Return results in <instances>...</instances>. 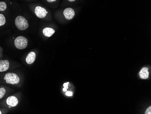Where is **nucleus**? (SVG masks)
<instances>
[{"instance_id": "8", "label": "nucleus", "mask_w": 151, "mask_h": 114, "mask_svg": "<svg viewBox=\"0 0 151 114\" xmlns=\"http://www.w3.org/2000/svg\"><path fill=\"white\" fill-rule=\"evenodd\" d=\"M36 58V53L34 52H30L26 58V62L28 64H33Z\"/></svg>"}, {"instance_id": "19", "label": "nucleus", "mask_w": 151, "mask_h": 114, "mask_svg": "<svg viewBox=\"0 0 151 114\" xmlns=\"http://www.w3.org/2000/svg\"><path fill=\"white\" fill-rule=\"evenodd\" d=\"M69 1H70V2H73V1H74L76 0H68Z\"/></svg>"}, {"instance_id": "11", "label": "nucleus", "mask_w": 151, "mask_h": 114, "mask_svg": "<svg viewBox=\"0 0 151 114\" xmlns=\"http://www.w3.org/2000/svg\"><path fill=\"white\" fill-rule=\"evenodd\" d=\"M6 22V19L4 15L0 13V27L4 26Z\"/></svg>"}, {"instance_id": "6", "label": "nucleus", "mask_w": 151, "mask_h": 114, "mask_svg": "<svg viewBox=\"0 0 151 114\" xmlns=\"http://www.w3.org/2000/svg\"><path fill=\"white\" fill-rule=\"evenodd\" d=\"M6 104L11 107H15L18 104V100L16 97L11 96L6 99Z\"/></svg>"}, {"instance_id": "2", "label": "nucleus", "mask_w": 151, "mask_h": 114, "mask_svg": "<svg viewBox=\"0 0 151 114\" xmlns=\"http://www.w3.org/2000/svg\"><path fill=\"white\" fill-rule=\"evenodd\" d=\"M28 42V41L26 37L23 36H18L15 40V46L18 49H25L27 46Z\"/></svg>"}, {"instance_id": "5", "label": "nucleus", "mask_w": 151, "mask_h": 114, "mask_svg": "<svg viewBox=\"0 0 151 114\" xmlns=\"http://www.w3.org/2000/svg\"><path fill=\"white\" fill-rule=\"evenodd\" d=\"M63 14L64 15L65 17L68 20L72 19L74 17L75 13L74 10L71 8H66L63 11Z\"/></svg>"}, {"instance_id": "14", "label": "nucleus", "mask_w": 151, "mask_h": 114, "mask_svg": "<svg viewBox=\"0 0 151 114\" xmlns=\"http://www.w3.org/2000/svg\"><path fill=\"white\" fill-rule=\"evenodd\" d=\"M146 114H151V107L150 106L149 108H148L146 110V112H145Z\"/></svg>"}, {"instance_id": "3", "label": "nucleus", "mask_w": 151, "mask_h": 114, "mask_svg": "<svg viewBox=\"0 0 151 114\" xmlns=\"http://www.w3.org/2000/svg\"><path fill=\"white\" fill-rule=\"evenodd\" d=\"M4 80L7 84L11 85L17 84L19 83V77L14 73H8L5 76Z\"/></svg>"}, {"instance_id": "15", "label": "nucleus", "mask_w": 151, "mask_h": 114, "mask_svg": "<svg viewBox=\"0 0 151 114\" xmlns=\"http://www.w3.org/2000/svg\"><path fill=\"white\" fill-rule=\"evenodd\" d=\"M66 95L67 96H69V97H71V96H73V93L71 92H66Z\"/></svg>"}, {"instance_id": "16", "label": "nucleus", "mask_w": 151, "mask_h": 114, "mask_svg": "<svg viewBox=\"0 0 151 114\" xmlns=\"http://www.w3.org/2000/svg\"><path fill=\"white\" fill-rule=\"evenodd\" d=\"M69 82H66V83H65L64 84H63V86H64V87L66 88H67V87H68V85H69Z\"/></svg>"}, {"instance_id": "10", "label": "nucleus", "mask_w": 151, "mask_h": 114, "mask_svg": "<svg viewBox=\"0 0 151 114\" xmlns=\"http://www.w3.org/2000/svg\"><path fill=\"white\" fill-rule=\"evenodd\" d=\"M43 33L46 37H51L55 33V30L53 28L46 27L43 30Z\"/></svg>"}, {"instance_id": "13", "label": "nucleus", "mask_w": 151, "mask_h": 114, "mask_svg": "<svg viewBox=\"0 0 151 114\" xmlns=\"http://www.w3.org/2000/svg\"><path fill=\"white\" fill-rule=\"evenodd\" d=\"M6 93V90L4 88H0V100L2 99Z\"/></svg>"}, {"instance_id": "7", "label": "nucleus", "mask_w": 151, "mask_h": 114, "mask_svg": "<svg viewBox=\"0 0 151 114\" xmlns=\"http://www.w3.org/2000/svg\"><path fill=\"white\" fill-rule=\"evenodd\" d=\"M9 62L8 60H0V72H4L8 70Z\"/></svg>"}, {"instance_id": "20", "label": "nucleus", "mask_w": 151, "mask_h": 114, "mask_svg": "<svg viewBox=\"0 0 151 114\" xmlns=\"http://www.w3.org/2000/svg\"><path fill=\"white\" fill-rule=\"evenodd\" d=\"M1 114V111H0V114Z\"/></svg>"}, {"instance_id": "4", "label": "nucleus", "mask_w": 151, "mask_h": 114, "mask_svg": "<svg viewBox=\"0 0 151 114\" xmlns=\"http://www.w3.org/2000/svg\"><path fill=\"white\" fill-rule=\"evenodd\" d=\"M35 13L36 16L39 18H44L45 17L48 13V12L45 8L40 6L36 7Z\"/></svg>"}, {"instance_id": "17", "label": "nucleus", "mask_w": 151, "mask_h": 114, "mask_svg": "<svg viewBox=\"0 0 151 114\" xmlns=\"http://www.w3.org/2000/svg\"><path fill=\"white\" fill-rule=\"evenodd\" d=\"M48 2H49V3H52V2H54L56 1V0H46Z\"/></svg>"}, {"instance_id": "12", "label": "nucleus", "mask_w": 151, "mask_h": 114, "mask_svg": "<svg viewBox=\"0 0 151 114\" xmlns=\"http://www.w3.org/2000/svg\"><path fill=\"white\" fill-rule=\"evenodd\" d=\"M7 8V4L5 1H0V11H4Z\"/></svg>"}, {"instance_id": "9", "label": "nucleus", "mask_w": 151, "mask_h": 114, "mask_svg": "<svg viewBox=\"0 0 151 114\" xmlns=\"http://www.w3.org/2000/svg\"><path fill=\"white\" fill-rule=\"evenodd\" d=\"M139 76L142 79H147L148 78L149 73L148 72V69L147 67H143L140 71L139 73Z\"/></svg>"}, {"instance_id": "1", "label": "nucleus", "mask_w": 151, "mask_h": 114, "mask_svg": "<svg viewBox=\"0 0 151 114\" xmlns=\"http://www.w3.org/2000/svg\"><path fill=\"white\" fill-rule=\"evenodd\" d=\"M15 23L17 28L20 31L26 30L29 26L27 20L21 15H19L17 17Z\"/></svg>"}, {"instance_id": "18", "label": "nucleus", "mask_w": 151, "mask_h": 114, "mask_svg": "<svg viewBox=\"0 0 151 114\" xmlns=\"http://www.w3.org/2000/svg\"><path fill=\"white\" fill-rule=\"evenodd\" d=\"M66 90H67V88H66L64 87L63 89V92H66Z\"/></svg>"}]
</instances>
